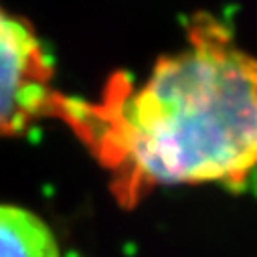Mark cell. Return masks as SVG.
<instances>
[{"instance_id": "1", "label": "cell", "mask_w": 257, "mask_h": 257, "mask_svg": "<svg viewBox=\"0 0 257 257\" xmlns=\"http://www.w3.org/2000/svg\"><path fill=\"white\" fill-rule=\"evenodd\" d=\"M57 117L109 172L121 207L156 186H241L257 168V57L199 15L142 83L115 75L99 101L65 95Z\"/></svg>"}, {"instance_id": "2", "label": "cell", "mask_w": 257, "mask_h": 257, "mask_svg": "<svg viewBox=\"0 0 257 257\" xmlns=\"http://www.w3.org/2000/svg\"><path fill=\"white\" fill-rule=\"evenodd\" d=\"M63 97L53 87V63L33 27L0 7V136H21L57 117Z\"/></svg>"}, {"instance_id": "3", "label": "cell", "mask_w": 257, "mask_h": 257, "mask_svg": "<svg viewBox=\"0 0 257 257\" xmlns=\"http://www.w3.org/2000/svg\"><path fill=\"white\" fill-rule=\"evenodd\" d=\"M0 257H61L51 227L35 213L0 205Z\"/></svg>"}]
</instances>
